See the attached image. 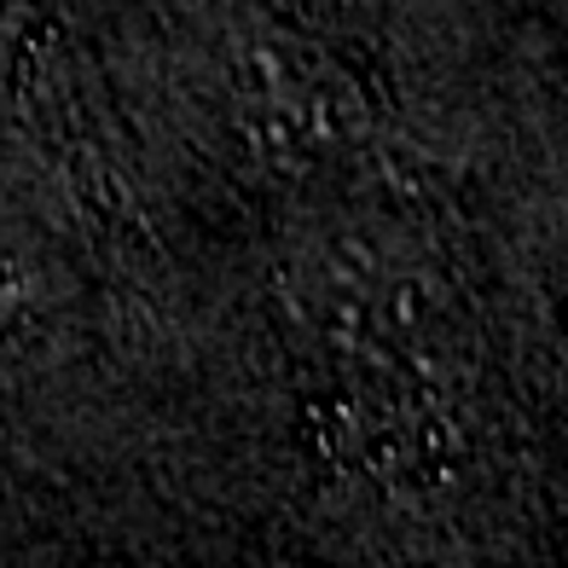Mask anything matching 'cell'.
Segmentation results:
<instances>
[{
    "mask_svg": "<svg viewBox=\"0 0 568 568\" xmlns=\"http://www.w3.org/2000/svg\"><path fill=\"white\" fill-rule=\"evenodd\" d=\"M273 568H302V562H273Z\"/></svg>",
    "mask_w": 568,
    "mask_h": 568,
    "instance_id": "obj_1",
    "label": "cell"
},
{
    "mask_svg": "<svg viewBox=\"0 0 568 568\" xmlns=\"http://www.w3.org/2000/svg\"><path fill=\"white\" fill-rule=\"evenodd\" d=\"M0 41H7V18H0Z\"/></svg>",
    "mask_w": 568,
    "mask_h": 568,
    "instance_id": "obj_2",
    "label": "cell"
}]
</instances>
